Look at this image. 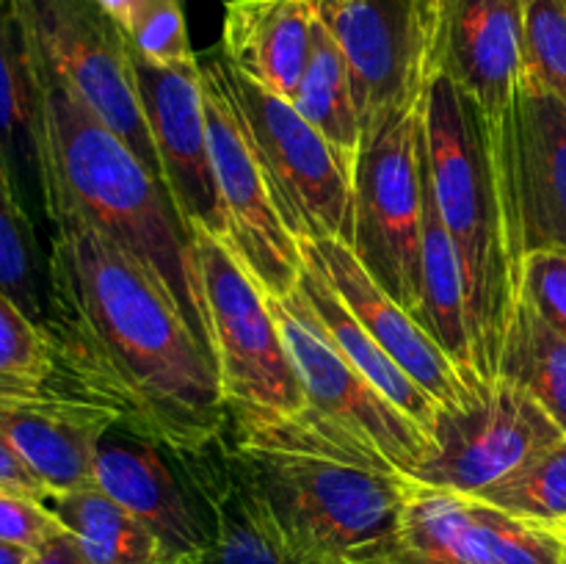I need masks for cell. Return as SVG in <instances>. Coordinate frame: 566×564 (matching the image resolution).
<instances>
[{"label":"cell","instance_id":"1","mask_svg":"<svg viewBox=\"0 0 566 564\" xmlns=\"http://www.w3.org/2000/svg\"><path fill=\"white\" fill-rule=\"evenodd\" d=\"M50 227L44 332L55 376L175 457L224 440L213 354L166 288L75 213H55Z\"/></svg>","mask_w":566,"mask_h":564},{"label":"cell","instance_id":"2","mask_svg":"<svg viewBox=\"0 0 566 564\" xmlns=\"http://www.w3.org/2000/svg\"><path fill=\"white\" fill-rule=\"evenodd\" d=\"M33 66L42 103L44 219L75 213L108 236L166 288L210 352L193 238L169 191L36 50Z\"/></svg>","mask_w":566,"mask_h":564},{"label":"cell","instance_id":"3","mask_svg":"<svg viewBox=\"0 0 566 564\" xmlns=\"http://www.w3.org/2000/svg\"><path fill=\"white\" fill-rule=\"evenodd\" d=\"M420 133L437 208L462 265L473 368L481 385H492L520 304L523 258L509 221L490 119L451 81L429 75Z\"/></svg>","mask_w":566,"mask_h":564},{"label":"cell","instance_id":"4","mask_svg":"<svg viewBox=\"0 0 566 564\" xmlns=\"http://www.w3.org/2000/svg\"><path fill=\"white\" fill-rule=\"evenodd\" d=\"M227 446L291 564H363L398 529L418 484L343 459Z\"/></svg>","mask_w":566,"mask_h":564},{"label":"cell","instance_id":"5","mask_svg":"<svg viewBox=\"0 0 566 564\" xmlns=\"http://www.w3.org/2000/svg\"><path fill=\"white\" fill-rule=\"evenodd\" d=\"M205 326L230 424L293 418L310 407L265 293L210 232H193Z\"/></svg>","mask_w":566,"mask_h":564},{"label":"cell","instance_id":"6","mask_svg":"<svg viewBox=\"0 0 566 564\" xmlns=\"http://www.w3.org/2000/svg\"><path fill=\"white\" fill-rule=\"evenodd\" d=\"M205 55L235 105L287 232L298 243H348L352 169L291 100L241 75L219 48Z\"/></svg>","mask_w":566,"mask_h":564},{"label":"cell","instance_id":"7","mask_svg":"<svg viewBox=\"0 0 566 564\" xmlns=\"http://www.w3.org/2000/svg\"><path fill=\"white\" fill-rule=\"evenodd\" d=\"M423 188L420 105L381 116L363 130L352 169L348 247L363 269L412 315L420 304Z\"/></svg>","mask_w":566,"mask_h":564},{"label":"cell","instance_id":"8","mask_svg":"<svg viewBox=\"0 0 566 564\" xmlns=\"http://www.w3.org/2000/svg\"><path fill=\"white\" fill-rule=\"evenodd\" d=\"M17 9L39 59L164 182L127 33L94 0H17Z\"/></svg>","mask_w":566,"mask_h":564},{"label":"cell","instance_id":"9","mask_svg":"<svg viewBox=\"0 0 566 564\" xmlns=\"http://www.w3.org/2000/svg\"><path fill=\"white\" fill-rule=\"evenodd\" d=\"M208 119L210 160H213L216 194H219L224 243L269 299H285L298 288L304 269L302 243L287 232L269 182L260 171L238 111L221 83L219 72L199 55Z\"/></svg>","mask_w":566,"mask_h":564},{"label":"cell","instance_id":"10","mask_svg":"<svg viewBox=\"0 0 566 564\" xmlns=\"http://www.w3.org/2000/svg\"><path fill=\"white\" fill-rule=\"evenodd\" d=\"M265 302L296 365L310 409L385 453L403 476H412L434 448V437L337 352L298 288L285 299L265 296Z\"/></svg>","mask_w":566,"mask_h":564},{"label":"cell","instance_id":"11","mask_svg":"<svg viewBox=\"0 0 566 564\" xmlns=\"http://www.w3.org/2000/svg\"><path fill=\"white\" fill-rule=\"evenodd\" d=\"M564 431L525 390L506 379L481 385L462 409H440L434 448L409 479L475 498L528 464Z\"/></svg>","mask_w":566,"mask_h":564},{"label":"cell","instance_id":"12","mask_svg":"<svg viewBox=\"0 0 566 564\" xmlns=\"http://www.w3.org/2000/svg\"><path fill=\"white\" fill-rule=\"evenodd\" d=\"M434 0H315L346 61L359 125L420 105Z\"/></svg>","mask_w":566,"mask_h":564},{"label":"cell","instance_id":"13","mask_svg":"<svg viewBox=\"0 0 566 564\" xmlns=\"http://www.w3.org/2000/svg\"><path fill=\"white\" fill-rule=\"evenodd\" d=\"M490 133L520 258L566 252V105L525 75Z\"/></svg>","mask_w":566,"mask_h":564},{"label":"cell","instance_id":"14","mask_svg":"<svg viewBox=\"0 0 566 564\" xmlns=\"http://www.w3.org/2000/svg\"><path fill=\"white\" fill-rule=\"evenodd\" d=\"M363 564H566V540L479 498L415 484L398 529Z\"/></svg>","mask_w":566,"mask_h":564},{"label":"cell","instance_id":"15","mask_svg":"<svg viewBox=\"0 0 566 564\" xmlns=\"http://www.w3.org/2000/svg\"><path fill=\"white\" fill-rule=\"evenodd\" d=\"M144 119L158 153L160 177L180 213L188 236L197 230L224 238L213 160H210L208 119H205L202 70L160 66L133 53Z\"/></svg>","mask_w":566,"mask_h":564},{"label":"cell","instance_id":"16","mask_svg":"<svg viewBox=\"0 0 566 564\" xmlns=\"http://www.w3.org/2000/svg\"><path fill=\"white\" fill-rule=\"evenodd\" d=\"M429 75L451 81L497 125L528 75L523 0H434Z\"/></svg>","mask_w":566,"mask_h":564},{"label":"cell","instance_id":"17","mask_svg":"<svg viewBox=\"0 0 566 564\" xmlns=\"http://www.w3.org/2000/svg\"><path fill=\"white\" fill-rule=\"evenodd\" d=\"M114 415L59 376L0 382V435L48 487L50 498L94 484V453Z\"/></svg>","mask_w":566,"mask_h":564},{"label":"cell","instance_id":"18","mask_svg":"<svg viewBox=\"0 0 566 564\" xmlns=\"http://www.w3.org/2000/svg\"><path fill=\"white\" fill-rule=\"evenodd\" d=\"M94 484L142 520L182 564L202 562L210 547L208 509L164 448L125 426H111L94 453Z\"/></svg>","mask_w":566,"mask_h":564},{"label":"cell","instance_id":"19","mask_svg":"<svg viewBox=\"0 0 566 564\" xmlns=\"http://www.w3.org/2000/svg\"><path fill=\"white\" fill-rule=\"evenodd\" d=\"M302 254L324 274L340 302L357 315L359 324L390 354L398 368L418 382L442 409L468 407L481 390L453 365L407 307L396 302L343 241L302 243Z\"/></svg>","mask_w":566,"mask_h":564},{"label":"cell","instance_id":"20","mask_svg":"<svg viewBox=\"0 0 566 564\" xmlns=\"http://www.w3.org/2000/svg\"><path fill=\"white\" fill-rule=\"evenodd\" d=\"M315 22V0H227L219 50L249 81L293 100Z\"/></svg>","mask_w":566,"mask_h":564},{"label":"cell","instance_id":"21","mask_svg":"<svg viewBox=\"0 0 566 564\" xmlns=\"http://www.w3.org/2000/svg\"><path fill=\"white\" fill-rule=\"evenodd\" d=\"M0 166L28 213L44 216L42 103L17 0H0Z\"/></svg>","mask_w":566,"mask_h":564},{"label":"cell","instance_id":"22","mask_svg":"<svg viewBox=\"0 0 566 564\" xmlns=\"http://www.w3.org/2000/svg\"><path fill=\"white\" fill-rule=\"evenodd\" d=\"M175 459L210 518V547L199 564H291L232 459L227 435L205 451Z\"/></svg>","mask_w":566,"mask_h":564},{"label":"cell","instance_id":"23","mask_svg":"<svg viewBox=\"0 0 566 564\" xmlns=\"http://www.w3.org/2000/svg\"><path fill=\"white\" fill-rule=\"evenodd\" d=\"M423 238H420V304L415 310L418 324L434 337L437 346L453 359L473 385L481 387L473 368V343L468 330V293H464L462 265L451 236L437 208L434 186L423 155Z\"/></svg>","mask_w":566,"mask_h":564},{"label":"cell","instance_id":"24","mask_svg":"<svg viewBox=\"0 0 566 564\" xmlns=\"http://www.w3.org/2000/svg\"><path fill=\"white\" fill-rule=\"evenodd\" d=\"M298 291L307 299L310 307L315 310V315H318V321L324 324V330L329 332L337 352H340L359 374L368 376V379L374 382L398 409H403L415 424H420L431 437H434L437 418H440L442 409L440 404H437L418 382H412L401 368H398L396 359L374 341V335L359 324L357 315L340 302V296L332 291L329 282L324 280V274H321L307 258H304Z\"/></svg>","mask_w":566,"mask_h":564},{"label":"cell","instance_id":"25","mask_svg":"<svg viewBox=\"0 0 566 564\" xmlns=\"http://www.w3.org/2000/svg\"><path fill=\"white\" fill-rule=\"evenodd\" d=\"M48 506L70 531L88 564H182L142 520L97 484L48 498Z\"/></svg>","mask_w":566,"mask_h":564},{"label":"cell","instance_id":"26","mask_svg":"<svg viewBox=\"0 0 566 564\" xmlns=\"http://www.w3.org/2000/svg\"><path fill=\"white\" fill-rule=\"evenodd\" d=\"M291 103L332 144L343 164L354 169L359 142H363V125H359L346 61L321 17L315 22L307 66Z\"/></svg>","mask_w":566,"mask_h":564},{"label":"cell","instance_id":"27","mask_svg":"<svg viewBox=\"0 0 566 564\" xmlns=\"http://www.w3.org/2000/svg\"><path fill=\"white\" fill-rule=\"evenodd\" d=\"M497 379L528 393L566 435V337L551 330L523 299L503 343Z\"/></svg>","mask_w":566,"mask_h":564},{"label":"cell","instance_id":"28","mask_svg":"<svg viewBox=\"0 0 566 564\" xmlns=\"http://www.w3.org/2000/svg\"><path fill=\"white\" fill-rule=\"evenodd\" d=\"M48 288V254L39 247L33 216L0 166V291L9 293L39 326H44Z\"/></svg>","mask_w":566,"mask_h":564},{"label":"cell","instance_id":"29","mask_svg":"<svg viewBox=\"0 0 566 564\" xmlns=\"http://www.w3.org/2000/svg\"><path fill=\"white\" fill-rule=\"evenodd\" d=\"M475 498L528 523L547 529L562 525L566 520V437Z\"/></svg>","mask_w":566,"mask_h":564},{"label":"cell","instance_id":"30","mask_svg":"<svg viewBox=\"0 0 566 564\" xmlns=\"http://www.w3.org/2000/svg\"><path fill=\"white\" fill-rule=\"evenodd\" d=\"M53 376L55 354L44 326L0 291V382H50Z\"/></svg>","mask_w":566,"mask_h":564},{"label":"cell","instance_id":"31","mask_svg":"<svg viewBox=\"0 0 566 564\" xmlns=\"http://www.w3.org/2000/svg\"><path fill=\"white\" fill-rule=\"evenodd\" d=\"M528 75L566 105V0H523Z\"/></svg>","mask_w":566,"mask_h":564},{"label":"cell","instance_id":"32","mask_svg":"<svg viewBox=\"0 0 566 564\" xmlns=\"http://www.w3.org/2000/svg\"><path fill=\"white\" fill-rule=\"evenodd\" d=\"M133 53L160 66H193V53L186 31L182 0H144L142 9L125 28Z\"/></svg>","mask_w":566,"mask_h":564},{"label":"cell","instance_id":"33","mask_svg":"<svg viewBox=\"0 0 566 564\" xmlns=\"http://www.w3.org/2000/svg\"><path fill=\"white\" fill-rule=\"evenodd\" d=\"M520 299L566 337V252H531L523 258Z\"/></svg>","mask_w":566,"mask_h":564},{"label":"cell","instance_id":"34","mask_svg":"<svg viewBox=\"0 0 566 564\" xmlns=\"http://www.w3.org/2000/svg\"><path fill=\"white\" fill-rule=\"evenodd\" d=\"M61 531L64 525L48 506V501L25 495V492L0 490V542L33 553Z\"/></svg>","mask_w":566,"mask_h":564},{"label":"cell","instance_id":"35","mask_svg":"<svg viewBox=\"0 0 566 564\" xmlns=\"http://www.w3.org/2000/svg\"><path fill=\"white\" fill-rule=\"evenodd\" d=\"M0 490H14V492H25V495L42 498L48 501L50 492L42 481L36 479L31 468L22 462L20 453L9 446L3 435H0Z\"/></svg>","mask_w":566,"mask_h":564},{"label":"cell","instance_id":"36","mask_svg":"<svg viewBox=\"0 0 566 564\" xmlns=\"http://www.w3.org/2000/svg\"><path fill=\"white\" fill-rule=\"evenodd\" d=\"M31 564H88V562L83 558V553L77 551L70 531L64 529L61 534H55L53 540L44 542L39 551H33Z\"/></svg>","mask_w":566,"mask_h":564},{"label":"cell","instance_id":"37","mask_svg":"<svg viewBox=\"0 0 566 564\" xmlns=\"http://www.w3.org/2000/svg\"><path fill=\"white\" fill-rule=\"evenodd\" d=\"M94 3H97L99 9H103L105 14H108L111 20L125 31V28L130 25L133 17H136V11L142 9L144 0H94Z\"/></svg>","mask_w":566,"mask_h":564},{"label":"cell","instance_id":"38","mask_svg":"<svg viewBox=\"0 0 566 564\" xmlns=\"http://www.w3.org/2000/svg\"><path fill=\"white\" fill-rule=\"evenodd\" d=\"M33 553L25 551V547H17V545H6L0 542V564H31Z\"/></svg>","mask_w":566,"mask_h":564},{"label":"cell","instance_id":"39","mask_svg":"<svg viewBox=\"0 0 566 564\" xmlns=\"http://www.w3.org/2000/svg\"><path fill=\"white\" fill-rule=\"evenodd\" d=\"M553 531H558V534H562V536H566V520H564V523H562V525H556V529H553Z\"/></svg>","mask_w":566,"mask_h":564},{"label":"cell","instance_id":"40","mask_svg":"<svg viewBox=\"0 0 566 564\" xmlns=\"http://www.w3.org/2000/svg\"><path fill=\"white\" fill-rule=\"evenodd\" d=\"M564 540H566V536H564Z\"/></svg>","mask_w":566,"mask_h":564}]
</instances>
